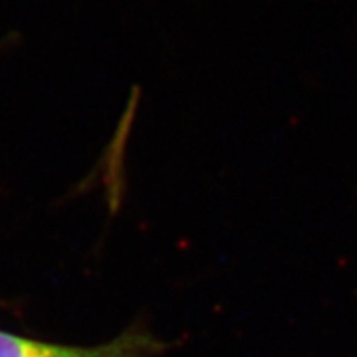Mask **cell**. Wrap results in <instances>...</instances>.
<instances>
[{
  "instance_id": "cell-1",
  "label": "cell",
  "mask_w": 357,
  "mask_h": 357,
  "mask_svg": "<svg viewBox=\"0 0 357 357\" xmlns=\"http://www.w3.org/2000/svg\"><path fill=\"white\" fill-rule=\"evenodd\" d=\"M160 349L159 341L141 331H128L101 346L75 347L33 341L0 329V357H147Z\"/></svg>"
}]
</instances>
